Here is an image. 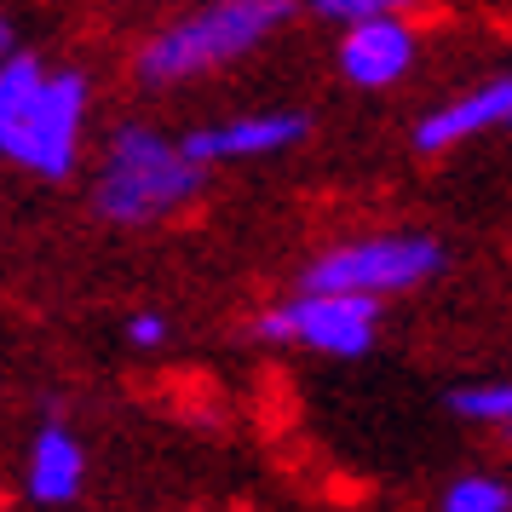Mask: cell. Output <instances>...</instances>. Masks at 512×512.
Listing matches in <instances>:
<instances>
[{
  "instance_id": "cell-1",
  "label": "cell",
  "mask_w": 512,
  "mask_h": 512,
  "mask_svg": "<svg viewBox=\"0 0 512 512\" xmlns=\"http://www.w3.org/2000/svg\"><path fill=\"white\" fill-rule=\"evenodd\" d=\"M93 110V81L81 70H47L35 52L0 64V156L35 179H70Z\"/></svg>"
},
{
  "instance_id": "cell-2",
  "label": "cell",
  "mask_w": 512,
  "mask_h": 512,
  "mask_svg": "<svg viewBox=\"0 0 512 512\" xmlns=\"http://www.w3.org/2000/svg\"><path fill=\"white\" fill-rule=\"evenodd\" d=\"M202 185H208V167L190 162L185 144L144 127V121H127L104 144V162H98L93 179V208L110 225L144 231V225H162L173 213H185L202 196Z\"/></svg>"
},
{
  "instance_id": "cell-3",
  "label": "cell",
  "mask_w": 512,
  "mask_h": 512,
  "mask_svg": "<svg viewBox=\"0 0 512 512\" xmlns=\"http://www.w3.org/2000/svg\"><path fill=\"white\" fill-rule=\"evenodd\" d=\"M288 18H294L288 0H219V6L185 12L139 41L133 75L144 87H179V81L213 75L236 58H248L254 47H265Z\"/></svg>"
},
{
  "instance_id": "cell-4",
  "label": "cell",
  "mask_w": 512,
  "mask_h": 512,
  "mask_svg": "<svg viewBox=\"0 0 512 512\" xmlns=\"http://www.w3.org/2000/svg\"><path fill=\"white\" fill-rule=\"evenodd\" d=\"M443 271L438 236L426 231H380V236H351L334 242L305 265L300 294H357V300H386L409 294L420 282Z\"/></svg>"
},
{
  "instance_id": "cell-5",
  "label": "cell",
  "mask_w": 512,
  "mask_h": 512,
  "mask_svg": "<svg viewBox=\"0 0 512 512\" xmlns=\"http://www.w3.org/2000/svg\"><path fill=\"white\" fill-rule=\"evenodd\" d=\"M265 346H300L317 357H369L380 340V300L357 294H294L254 317Z\"/></svg>"
},
{
  "instance_id": "cell-6",
  "label": "cell",
  "mask_w": 512,
  "mask_h": 512,
  "mask_svg": "<svg viewBox=\"0 0 512 512\" xmlns=\"http://www.w3.org/2000/svg\"><path fill=\"white\" fill-rule=\"evenodd\" d=\"M305 139H311L305 110H248V116L196 127L179 144H185V156L196 167H219V162H265V156H282V150H294Z\"/></svg>"
},
{
  "instance_id": "cell-7",
  "label": "cell",
  "mask_w": 512,
  "mask_h": 512,
  "mask_svg": "<svg viewBox=\"0 0 512 512\" xmlns=\"http://www.w3.org/2000/svg\"><path fill=\"white\" fill-rule=\"evenodd\" d=\"M495 127H512V75H495L484 87H472V93L426 110L409 139H415L420 156H443V150L478 139V133H495Z\"/></svg>"
},
{
  "instance_id": "cell-8",
  "label": "cell",
  "mask_w": 512,
  "mask_h": 512,
  "mask_svg": "<svg viewBox=\"0 0 512 512\" xmlns=\"http://www.w3.org/2000/svg\"><path fill=\"white\" fill-rule=\"evenodd\" d=\"M415 29H409V18H374V24H357L340 35V75H346L351 87H369V93H380V87H397L403 75L415 70Z\"/></svg>"
},
{
  "instance_id": "cell-9",
  "label": "cell",
  "mask_w": 512,
  "mask_h": 512,
  "mask_svg": "<svg viewBox=\"0 0 512 512\" xmlns=\"http://www.w3.org/2000/svg\"><path fill=\"white\" fill-rule=\"evenodd\" d=\"M87 484V449L75 438L64 420H47L35 443H29V461H24V489L29 501H41V507H64L75 501Z\"/></svg>"
},
{
  "instance_id": "cell-10",
  "label": "cell",
  "mask_w": 512,
  "mask_h": 512,
  "mask_svg": "<svg viewBox=\"0 0 512 512\" xmlns=\"http://www.w3.org/2000/svg\"><path fill=\"white\" fill-rule=\"evenodd\" d=\"M449 415L472 420V426H495L512 438V380H472L449 392Z\"/></svg>"
},
{
  "instance_id": "cell-11",
  "label": "cell",
  "mask_w": 512,
  "mask_h": 512,
  "mask_svg": "<svg viewBox=\"0 0 512 512\" xmlns=\"http://www.w3.org/2000/svg\"><path fill=\"white\" fill-rule=\"evenodd\" d=\"M438 512H512V484L495 472H461L438 495Z\"/></svg>"
},
{
  "instance_id": "cell-12",
  "label": "cell",
  "mask_w": 512,
  "mask_h": 512,
  "mask_svg": "<svg viewBox=\"0 0 512 512\" xmlns=\"http://www.w3.org/2000/svg\"><path fill=\"white\" fill-rule=\"evenodd\" d=\"M397 6L392 0H317V18H334L340 29L374 24V18H392Z\"/></svg>"
},
{
  "instance_id": "cell-13",
  "label": "cell",
  "mask_w": 512,
  "mask_h": 512,
  "mask_svg": "<svg viewBox=\"0 0 512 512\" xmlns=\"http://www.w3.org/2000/svg\"><path fill=\"white\" fill-rule=\"evenodd\" d=\"M162 340H167V317L162 311H133V317H127V346L156 351Z\"/></svg>"
},
{
  "instance_id": "cell-14",
  "label": "cell",
  "mask_w": 512,
  "mask_h": 512,
  "mask_svg": "<svg viewBox=\"0 0 512 512\" xmlns=\"http://www.w3.org/2000/svg\"><path fill=\"white\" fill-rule=\"evenodd\" d=\"M6 58H18V29H12L6 12H0V64H6Z\"/></svg>"
}]
</instances>
